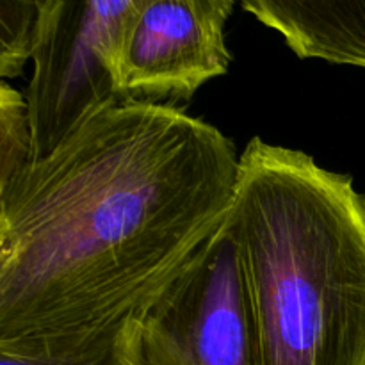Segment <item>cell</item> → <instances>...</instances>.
<instances>
[{"mask_svg":"<svg viewBox=\"0 0 365 365\" xmlns=\"http://www.w3.org/2000/svg\"><path fill=\"white\" fill-rule=\"evenodd\" d=\"M234 141L184 107L125 98L0 187V349L116 334L225 223Z\"/></svg>","mask_w":365,"mask_h":365,"instance_id":"1","label":"cell"},{"mask_svg":"<svg viewBox=\"0 0 365 365\" xmlns=\"http://www.w3.org/2000/svg\"><path fill=\"white\" fill-rule=\"evenodd\" d=\"M255 365H365V195L351 175L252 138L223 223Z\"/></svg>","mask_w":365,"mask_h":365,"instance_id":"2","label":"cell"},{"mask_svg":"<svg viewBox=\"0 0 365 365\" xmlns=\"http://www.w3.org/2000/svg\"><path fill=\"white\" fill-rule=\"evenodd\" d=\"M139 2L52 0L25 89L34 159L48 155L89 116L120 102L116 61Z\"/></svg>","mask_w":365,"mask_h":365,"instance_id":"3","label":"cell"},{"mask_svg":"<svg viewBox=\"0 0 365 365\" xmlns=\"http://www.w3.org/2000/svg\"><path fill=\"white\" fill-rule=\"evenodd\" d=\"M127 365H255L237 260L223 225L189 266L128 317Z\"/></svg>","mask_w":365,"mask_h":365,"instance_id":"4","label":"cell"},{"mask_svg":"<svg viewBox=\"0 0 365 365\" xmlns=\"http://www.w3.org/2000/svg\"><path fill=\"white\" fill-rule=\"evenodd\" d=\"M237 0H141L116 61L121 100L187 102L202 86L228 73V18Z\"/></svg>","mask_w":365,"mask_h":365,"instance_id":"5","label":"cell"},{"mask_svg":"<svg viewBox=\"0 0 365 365\" xmlns=\"http://www.w3.org/2000/svg\"><path fill=\"white\" fill-rule=\"evenodd\" d=\"M299 59L365 70V0H237Z\"/></svg>","mask_w":365,"mask_h":365,"instance_id":"6","label":"cell"},{"mask_svg":"<svg viewBox=\"0 0 365 365\" xmlns=\"http://www.w3.org/2000/svg\"><path fill=\"white\" fill-rule=\"evenodd\" d=\"M52 0H0V77L16 78L32 61Z\"/></svg>","mask_w":365,"mask_h":365,"instance_id":"7","label":"cell"},{"mask_svg":"<svg viewBox=\"0 0 365 365\" xmlns=\"http://www.w3.org/2000/svg\"><path fill=\"white\" fill-rule=\"evenodd\" d=\"M34 160L31 114L25 93L0 82V187Z\"/></svg>","mask_w":365,"mask_h":365,"instance_id":"8","label":"cell"},{"mask_svg":"<svg viewBox=\"0 0 365 365\" xmlns=\"http://www.w3.org/2000/svg\"><path fill=\"white\" fill-rule=\"evenodd\" d=\"M123 327L116 334L71 346L0 349V365H127Z\"/></svg>","mask_w":365,"mask_h":365,"instance_id":"9","label":"cell"}]
</instances>
